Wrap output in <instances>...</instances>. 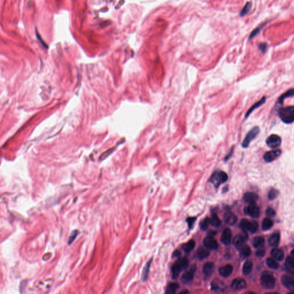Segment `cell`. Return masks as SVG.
<instances>
[{"label":"cell","mask_w":294,"mask_h":294,"mask_svg":"<svg viewBox=\"0 0 294 294\" xmlns=\"http://www.w3.org/2000/svg\"><path fill=\"white\" fill-rule=\"evenodd\" d=\"M196 218L195 217H189L187 219V222L188 224V225H189V227L190 229H191L193 227V225L194 224L195 221H196Z\"/></svg>","instance_id":"40"},{"label":"cell","mask_w":294,"mask_h":294,"mask_svg":"<svg viewBox=\"0 0 294 294\" xmlns=\"http://www.w3.org/2000/svg\"><path fill=\"white\" fill-rule=\"evenodd\" d=\"M279 242H280V235L279 233L273 234L268 240L270 245L272 247H277L279 245Z\"/></svg>","instance_id":"21"},{"label":"cell","mask_w":294,"mask_h":294,"mask_svg":"<svg viewBox=\"0 0 294 294\" xmlns=\"http://www.w3.org/2000/svg\"><path fill=\"white\" fill-rule=\"evenodd\" d=\"M271 255L274 259L281 261L284 259V254L282 250L277 248L273 249L271 251Z\"/></svg>","instance_id":"22"},{"label":"cell","mask_w":294,"mask_h":294,"mask_svg":"<svg viewBox=\"0 0 294 294\" xmlns=\"http://www.w3.org/2000/svg\"><path fill=\"white\" fill-rule=\"evenodd\" d=\"M286 269L289 272L293 273L294 270V260L293 257L288 256L286 262Z\"/></svg>","instance_id":"25"},{"label":"cell","mask_w":294,"mask_h":294,"mask_svg":"<svg viewBox=\"0 0 294 294\" xmlns=\"http://www.w3.org/2000/svg\"><path fill=\"white\" fill-rule=\"evenodd\" d=\"M179 284L176 283H171L168 285L166 289V294H175L179 288Z\"/></svg>","instance_id":"27"},{"label":"cell","mask_w":294,"mask_h":294,"mask_svg":"<svg viewBox=\"0 0 294 294\" xmlns=\"http://www.w3.org/2000/svg\"><path fill=\"white\" fill-rule=\"evenodd\" d=\"M248 239V235L246 231H244L243 233H240V234L237 235L234 237L233 240V244L237 250L242 247L245 242H246Z\"/></svg>","instance_id":"7"},{"label":"cell","mask_w":294,"mask_h":294,"mask_svg":"<svg viewBox=\"0 0 294 294\" xmlns=\"http://www.w3.org/2000/svg\"><path fill=\"white\" fill-rule=\"evenodd\" d=\"M210 224H211L215 228L218 227L221 225V221L216 214H213L212 215L211 218L210 219Z\"/></svg>","instance_id":"32"},{"label":"cell","mask_w":294,"mask_h":294,"mask_svg":"<svg viewBox=\"0 0 294 294\" xmlns=\"http://www.w3.org/2000/svg\"><path fill=\"white\" fill-rule=\"evenodd\" d=\"M251 7H252V3L250 2H248L246 4V5L242 8V11L240 12V16H245L251 9Z\"/></svg>","instance_id":"35"},{"label":"cell","mask_w":294,"mask_h":294,"mask_svg":"<svg viewBox=\"0 0 294 294\" xmlns=\"http://www.w3.org/2000/svg\"><path fill=\"white\" fill-rule=\"evenodd\" d=\"M219 175H220V179H221V183H225L228 179V176L227 173L224 172V171H219Z\"/></svg>","instance_id":"39"},{"label":"cell","mask_w":294,"mask_h":294,"mask_svg":"<svg viewBox=\"0 0 294 294\" xmlns=\"http://www.w3.org/2000/svg\"><path fill=\"white\" fill-rule=\"evenodd\" d=\"M78 233H79L78 231H76H76H74L72 232V233L71 234V236L69 237V245H71L73 242V241L75 240L76 237H77L78 234Z\"/></svg>","instance_id":"38"},{"label":"cell","mask_w":294,"mask_h":294,"mask_svg":"<svg viewBox=\"0 0 294 294\" xmlns=\"http://www.w3.org/2000/svg\"><path fill=\"white\" fill-rule=\"evenodd\" d=\"M279 192L278 191L272 189L269 191L268 194V197L270 200H273L275 198H276L279 195Z\"/></svg>","instance_id":"37"},{"label":"cell","mask_w":294,"mask_h":294,"mask_svg":"<svg viewBox=\"0 0 294 294\" xmlns=\"http://www.w3.org/2000/svg\"><path fill=\"white\" fill-rule=\"evenodd\" d=\"M216 234H217V231H210V232H208L209 236L212 237L213 236H215Z\"/></svg>","instance_id":"48"},{"label":"cell","mask_w":294,"mask_h":294,"mask_svg":"<svg viewBox=\"0 0 294 294\" xmlns=\"http://www.w3.org/2000/svg\"><path fill=\"white\" fill-rule=\"evenodd\" d=\"M180 256V252H179V250H175L173 254V257H178Z\"/></svg>","instance_id":"47"},{"label":"cell","mask_w":294,"mask_h":294,"mask_svg":"<svg viewBox=\"0 0 294 294\" xmlns=\"http://www.w3.org/2000/svg\"><path fill=\"white\" fill-rule=\"evenodd\" d=\"M231 238V233L229 228H226L223 231L222 236L221 237V241L226 246L230 244Z\"/></svg>","instance_id":"15"},{"label":"cell","mask_w":294,"mask_h":294,"mask_svg":"<svg viewBox=\"0 0 294 294\" xmlns=\"http://www.w3.org/2000/svg\"><path fill=\"white\" fill-rule=\"evenodd\" d=\"M233 270V267L230 264L225 265L219 268V275L223 277H228L231 274Z\"/></svg>","instance_id":"17"},{"label":"cell","mask_w":294,"mask_h":294,"mask_svg":"<svg viewBox=\"0 0 294 294\" xmlns=\"http://www.w3.org/2000/svg\"><path fill=\"white\" fill-rule=\"evenodd\" d=\"M266 214L268 216V217H273L276 214V213L275 212V210L272 208H267V209L266 210Z\"/></svg>","instance_id":"42"},{"label":"cell","mask_w":294,"mask_h":294,"mask_svg":"<svg viewBox=\"0 0 294 294\" xmlns=\"http://www.w3.org/2000/svg\"><path fill=\"white\" fill-rule=\"evenodd\" d=\"M266 263L267 265L268 266V267H270L271 269L277 270L279 267V264L272 258H268L266 261Z\"/></svg>","instance_id":"34"},{"label":"cell","mask_w":294,"mask_h":294,"mask_svg":"<svg viewBox=\"0 0 294 294\" xmlns=\"http://www.w3.org/2000/svg\"><path fill=\"white\" fill-rule=\"evenodd\" d=\"M265 254V251L264 250H263V249H261V250H259L258 251H257L256 252V255L257 256V257H262L263 256H264Z\"/></svg>","instance_id":"45"},{"label":"cell","mask_w":294,"mask_h":294,"mask_svg":"<svg viewBox=\"0 0 294 294\" xmlns=\"http://www.w3.org/2000/svg\"><path fill=\"white\" fill-rule=\"evenodd\" d=\"M215 270V265L213 263L208 262L203 267V272L206 275L209 276L213 273Z\"/></svg>","instance_id":"16"},{"label":"cell","mask_w":294,"mask_h":294,"mask_svg":"<svg viewBox=\"0 0 294 294\" xmlns=\"http://www.w3.org/2000/svg\"><path fill=\"white\" fill-rule=\"evenodd\" d=\"M260 282L262 286L266 289H272L275 286V279L269 273L264 274L261 277Z\"/></svg>","instance_id":"5"},{"label":"cell","mask_w":294,"mask_h":294,"mask_svg":"<svg viewBox=\"0 0 294 294\" xmlns=\"http://www.w3.org/2000/svg\"><path fill=\"white\" fill-rule=\"evenodd\" d=\"M282 282L283 285L289 290L294 289V280L292 277L287 275H283L282 277Z\"/></svg>","instance_id":"13"},{"label":"cell","mask_w":294,"mask_h":294,"mask_svg":"<svg viewBox=\"0 0 294 294\" xmlns=\"http://www.w3.org/2000/svg\"><path fill=\"white\" fill-rule=\"evenodd\" d=\"M187 293H189L188 291H183L180 292V294H187Z\"/></svg>","instance_id":"49"},{"label":"cell","mask_w":294,"mask_h":294,"mask_svg":"<svg viewBox=\"0 0 294 294\" xmlns=\"http://www.w3.org/2000/svg\"><path fill=\"white\" fill-rule=\"evenodd\" d=\"M247 287V283L242 278H236L235 279L231 284V287L235 290H241L244 288H246Z\"/></svg>","instance_id":"12"},{"label":"cell","mask_w":294,"mask_h":294,"mask_svg":"<svg viewBox=\"0 0 294 294\" xmlns=\"http://www.w3.org/2000/svg\"><path fill=\"white\" fill-rule=\"evenodd\" d=\"M262 28V27H258L256 29H254V31H252V32L251 33V34L250 35V36H249V39H253L254 38L256 35L257 34H259L260 31H261V29Z\"/></svg>","instance_id":"41"},{"label":"cell","mask_w":294,"mask_h":294,"mask_svg":"<svg viewBox=\"0 0 294 294\" xmlns=\"http://www.w3.org/2000/svg\"><path fill=\"white\" fill-rule=\"evenodd\" d=\"M189 264V260L185 257L179 259L173 264L171 269L173 279L178 277L180 273L187 268Z\"/></svg>","instance_id":"2"},{"label":"cell","mask_w":294,"mask_h":294,"mask_svg":"<svg viewBox=\"0 0 294 294\" xmlns=\"http://www.w3.org/2000/svg\"><path fill=\"white\" fill-rule=\"evenodd\" d=\"M195 245V241L194 240H191L187 243H186L185 245H183V247H182V248L186 253L188 254V253H190L191 251L194 248Z\"/></svg>","instance_id":"31"},{"label":"cell","mask_w":294,"mask_h":294,"mask_svg":"<svg viewBox=\"0 0 294 294\" xmlns=\"http://www.w3.org/2000/svg\"><path fill=\"white\" fill-rule=\"evenodd\" d=\"M294 89H289V90H288L287 92L284 93L282 95H281L279 99H278V101H277V105H282L283 104V101L285 98H288V97H292L294 95Z\"/></svg>","instance_id":"24"},{"label":"cell","mask_w":294,"mask_h":294,"mask_svg":"<svg viewBox=\"0 0 294 294\" xmlns=\"http://www.w3.org/2000/svg\"><path fill=\"white\" fill-rule=\"evenodd\" d=\"M196 271V266L192 265L189 271H186L183 274L181 280L183 283H189L192 281L194 278V274Z\"/></svg>","instance_id":"10"},{"label":"cell","mask_w":294,"mask_h":294,"mask_svg":"<svg viewBox=\"0 0 294 294\" xmlns=\"http://www.w3.org/2000/svg\"><path fill=\"white\" fill-rule=\"evenodd\" d=\"M282 153V150H272L267 152L264 155V159L265 162L270 163L275 160Z\"/></svg>","instance_id":"9"},{"label":"cell","mask_w":294,"mask_h":294,"mask_svg":"<svg viewBox=\"0 0 294 294\" xmlns=\"http://www.w3.org/2000/svg\"><path fill=\"white\" fill-rule=\"evenodd\" d=\"M152 259H151L150 260H149L147 262V263L145 265L144 269L143 270L142 275H141V280L144 282H146L147 279H148V274H149L150 270V266H151V264H152Z\"/></svg>","instance_id":"19"},{"label":"cell","mask_w":294,"mask_h":294,"mask_svg":"<svg viewBox=\"0 0 294 294\" xmlns=\"http://www.w3.org/2000/svg\"><path fill=\"white\" fill-rule=\"evenodd\" d=\"M259 48L260 50L261 51V52H263V53H264L266 52L267 49V44L265 43H261V44H260Z\"/></svg>","instance_id":"43"},{"label":"cell","mask_w":294,"mask_h":294,"mask_svg":"<svg viewBox=\"0 0 294 294\" xmlns=\"http://www.w3.org/2000/svg\"><path fill=\"white\" fill-rule=\"evenodd\" d=\"M266 144L272 149L279 147L282 144V138L277 134H271L266 140Z\"/></svg>","instance_id":"6"},{"label":"cell","mask_w":294,"mask_h":294,"mask_svg":"<svg viewBox=\"0 0 294 294\" xmlns=\"http://www.w3.org/2000/svg\"><path fill=\"white\" fill-rule=\"evenodd\" d=\"M260 128L258 127H254L252 128L246 135L244 139L242 141V147L244 148H247L249 146L250 143L254 140V138H256L257 135L259 134Z\"/></svg>","instance_id":"3"},{"label":"cell","mask_w":294,"mask_h":294,"mask_svg":"<svg viewBox=\"0 0 294 294\" xmlns=\"http://www.w3.org/2000/svg\"><path fill=\"white\" fill-rule=\"evenodd\" d=\"M211 182L214 185V186L215 187H217L219 186V184L221 183L219 171H215L212 175V176L211 177Z\"/></svg>","instance_id":"30"},{"label":"cell","mask_w":294,"mask_h":294,"mask_svg":"<svg viewBox=\"0 0 294 294\" xmlns=\"http://www.w3.org/2000/svg\"><path fill=\"white\" fill-rule=\"evenodd\" d=\"M265 101H266V97H263L259 101H258V102H257L254 104V105L252 106H251L250 108L247 111V112L245 115V118L246 119L248 118V117L254 111V110L256 109L257 108H259L261 105H263V104L265 103Z\"/></svg>","instance_id":"18"},{"label":"cell","mask_w":294,"mask_h":294,"mask_svg":"<svg viewBox=\"0 0 294 294\" xmlns=\"http://www.w3.org/2000/svg\"><path fill=\"white\" fill-rule=\"evenodd\" d=\"M196 255L199 259L203 260L208 257V256L210 255V252L207 249L200 247L197 250Z\"/></svg>","instance_id":"23"},{"label":"cell","mask_w":294,"mask_h":294,"mask_svg":"<svg viewBox=\"0 0 294 294\" xmlns=\"http://www.w3.org/2000/svg\"><path fill=\"white\" fill-rule=\"evenodd\" d=\"M265 243L264 238L263 237H256L253 241V245L255 248H259L262 247Z\"/></svg>","instance_id":"28"},{"label":"cell","mask_w":294,"mask_h":294,"mask_svg":"<svg viewBox=\"0 0 294 294\" xmlns=\"http://www.w3.org/2000/svg\"><path fill=\"white\" fill-rule=\"evenodd\" d=\"M240 254L244 257H247L251 254V249L247 245L244 244L242 247L238 249Z\"/></svg>","instance_id":"29"},{"label":"cell","mask_w":294,"mask_h":294,"mask_svg":"<svg viewBox=\"0 0 294 294\" xmlns=\"http://www.w3.org/2000/svg\"><path fill=\"white\" fill-rule=\"evenodd\" d=\"M240 227L243 231H249L254 233L257 231L258 224L256 221H249L248 219H243L240 222Z\"/></svg>","instance_id":"4"},{"label":"cell","mask_w":294,"mask_h":294,"mask_svg":"<svg viewBox=\"0 0 294 294\" xmlns=\"http://www.w3.org/2000/svg\"><path fill=\"white\" fill-rule=\"evenodd\" d=\"M279 115L282 121L287 124H292L294 121V107L289 106L279 110Z\"/></svg>","instance_id":"1"},{"label":"cell","mask_w":294,"mask_h":294,"mask_svg":"<svg viewBox=\"0 0 294 294\" xmlns=\"http://www.w3.org/2000/svg\"><path fill=\"white\" fill-rule=\"evenodd\" d=\"M253 264L251 261H247L242 267V272L245 275H249L252 270Z\"/></svg>","instance_id":"26"},{"label":"cell","mask_w":294,"mask_h":294,"mask_svg":"<svg viewBox=\"0 0 294 294\" xmlns=\"http://www.w3.org/2000/svg\"><path fill=\"white\" fill-rule=\"evenodd\" d=\"M112 150H113V149H110V150H107L106 152H105V153H103L102 155H101V160L104 159H105V158H106L107 156H108V155H109L110 153H111V152H112Z\"/></svg>","instance_id":"46"},{"label":"cell","mask_w":294,"mask_h":294,"mask_svg":"<svg viewBox=\"0 0 294 294\" xmlns=\"http://www.w3.org/2000/svg\"><path fill=\"white\" fill-rule=\"evenodd\" d=\"M244 199L245 202L249 204L253 203L256 202V201L258 199V196L254 192H247L244 196Z\"/></svg>","instance_id":"20"},{"label":"cell","mask_w":294,"mask_h":294,"mask_svg":"<svg viewBox=\"0 0 294 294\" xmlns=\"http://www.w3.org/2000/svg\"><path fill=\"white\" fill-rule=\"evenodd\" d=\"M203 244L205 247L211 250H215L218 248V244L212 236L206 237L203 240Z\"/></svg>","instance_id":"11"},{"label":"cell","mask_w":294,"mask_h":294,"mask_svg":"<svg viewBox=\"0 0 294 294\" xmlns=\"http://www.w3.org/2000/svg\"><path fill=\"white\" fill-rule=\"evenodd\" d=\"M245 212L253 218H258L259 217L260 208L255 203H250L249 205L245 208Z\"/></svg>","instance_id":"8"},{"label":"cell","mask_w":294,"mask_h":294,"mask_svg":"<svg viewBox=\"0 0 294 294\" xmlns=\"http://www.w3.org/2000/svg\"><path fill=\"white\" fill-rule=\"evenodd\" d=\"M210 224V219L208 218H206L202 221L200 223V228L202 231H206L208 227Z\"/></svg>","instance_id":"36"},{"label":"cell","mask_w":294,"mask_h":294,"mask_svg":"<svg viewBox=\"0 0 294 294\" xmlns=\"http://www.w3.org/2000/svg\"><path fill=\"white\" fill-rule=\"evenodd\" d=\"M224 219L228 225L232 226L236 224L237 217L235 214H234L231 212H227L224 214Z\"/></svg>","instance_id":"14"},{"label":"cell","mask_w":294,"mask_h":294,"mask_svg":"<svg viewBox=\"0 0 294 294\" xmlns=\"http://www.w3.org/2000/svg\"><path fill=\"white\" fill-rule=\"evenodd\" d=\"M233 152H234V146H233V147L231 148V149L230 150L229 152L228 153V155H227L225 157V161H227L228 160H229V159L231 158V156H232L233 153Z\"/></svg>","instance_id":"44"},{"label":"cell","mask_w":294,"mask_h":294,"mask_svg":"<svg viewBox=\"0 0 294 294\" xmlns=\"http://www.w3.org/2000/svg\"><path fill=\"white\" fill-rule=\"evenodd\" d=\"M273 226V222L269 218H265L262 222V229L263 231H268Z\"/></svg>","instance_id":"33"}]
</instances>
